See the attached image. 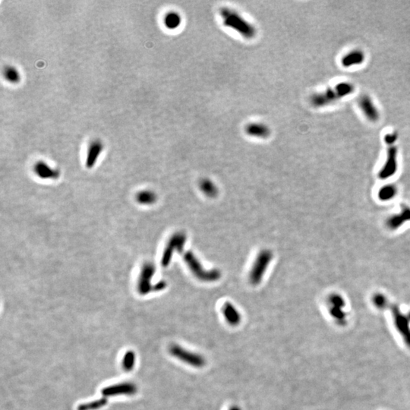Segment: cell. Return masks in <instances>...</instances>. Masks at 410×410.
Returning a JSON list of instances; mask_svg holds the SVG:
<instances>
[{"instance_id": "obj_6", "label": "cell", "mask_w": 410, "mask_h": 410, "mask_svg": "<svg viewBox=\"0 0 410 410\" xmlns=\"http://www.w3.org/2000/svg\"><path fill=\"white\" fill-rule=\"evenodd\" d=\"M360 108L362 110L363 114L369 120L376 122L379 119V111L376 105L372 101V99L368 96L361 97L360 99Z\"/></svg>"}, {"instance_id": "obj_2", "label": "cell", "mask_w": 410, "mask_h": 410, "mask_svg": "<svg viewBox=\"0 0 410 410\" xmlns=\"http://www.w3.org/2000/svg\"><path fill=\"white\" fill-rule=\"evenodd\" d=\"M354 91V86L348 82H342L333 88L324 92L314 94L310 98V103L314 107H323L336 102L344 97L351 95Z\"/></svg>"}, {"instance_id": "obj_4", "label": "cell", "mask_w": 410, "mask_h": 410, "mask_svg": "<svg viewBox=\"0 0 410 410\" xmlns=\"http://www.w3.org/2000/svg\"><path fill=\"white\" fill-rule=\"evenodd\" d=\"M388 146V158L380 173V177L382 179L391 177L396 172L397 167V150L396 145H390Z\"/></svg>"}, {"instance_id": "obj_10", "label": "cell", "mask_w": 410, "mask_h": 410, "mask_svg": "<svg viewBox=\"0 0 410 410\" xmlns=\"http://www.w3.org/2000/svg\"><path fill=\"white\" fill-rule=\"evenodd\" d=\"M246 131L250 136L256 138H265L271 134L270 128L263 123H251L246 126Z\"/></svg>"}, {"instance_id": "obj_18", "label": "cell", "mask_w": 410, "mask_h": 410, "mask_svg": "<svg viewBox=\"0 0 410 410\" xmlns=\"http://www.w3.org/2000/svg\"><path fill=\"white\" fill-rule=\"evenodd\" d=\"M384 140H385L386 143L388 144V145H394L395 142L397 140V134L396 132L390 133V134L386 135Z\"/></svg>"}, {"instance_id": "obj_13", "label": "cell", "mask_w": 410, "mask_h": 410, "mask_svg": "<svg viewBox=\"0 0 410 410\" xmlns=\"http://www.w3.org/2000/svg\"><path fill=\"white\" fill-rule=\"evenodd\" d=\"M3 75L5 80L11 84H17L21 82V75L16 67L7 66L4 68Z\"/></svg>"}, {"instance_id": "obj_19", "label": "cell", "mask_w": 410, "mask_h": 410, "mask_svg": "<svg viewBox=\"0 0 410 410\" xmlns=\"http://www.w3.org/2000/svg\"><path fill=\"white\" fill-rule=\"evenodd\" d=\"M228 410H243V409L241 408V407H239V405H232Z\"/></svg>"}, {"instance_id": "obj_5", "label": "cell", "mask_w": 410, "mask_h": 410, "mask_svg": "<svg viewBox=\"0 0 410 410\" xmlns=\"http://www.w3.org/2000/svg\"><path fill=\"white\" fill-rule=\"evenodd\" d=\"M137 392L136 386L131 383H122L110 386L102 390L101 393L104 396H114L118 395H133Z\"/></svg>"}, {"instance_id": "obj_8", "label": "cell", "mask_w": 410, "mask_h": 410, "mask_svg": "<svg viewBox=\"0 0 410 410\" xmlns=\"http://www.w3.org/2000/svg\"><path fill=\"white\" fill-rule=\"evenodd\" d=\"M223 315L227 325L232 328H236L241 324L242 317L237 309L231 304L224 305L223 309Z\"/></svg>"}, {"instance_id": "obj_1", "label": "cell", "mask_w": 410, "mask_h": 410, "mask_svg": "<svg viewBox=\"0 0 410 410\" xmlns=\"http://www.w3.org/2000/svg\"><path fill=\"white\" fill-rule=\"evenodd\" d=\"M220 13L224 25L236 31L244 38L252 39L256 36V28L236 11L223 8L220 9Z\"/></svg>"}, {"instance_id": "obj_14", "label": "cell", "mask_w": 410, "mask_h": 410, "mask_svg": "<svg viewBox=\"0 0 410 410\" xmlns=\"http://www.w3.org/2000/svg\"><path fill=\"white\" fill-rule=\"evenodd\" d=\"M181 22V16L176 12H169L164 17V25L171 30L179 28Z\"/></svg>"}, {"instance_id": "obj_17", "label": "cell", "mask_w": 410, "mask_h": 410, "mask_svg": "<svg viewBox=\"0 0 410 410\" xmlns=\"http://www.w3.org/2000/svg\"><path fill=\"white\" fill-rule=\"evenodd\" d=\"M394 192L395 190L394 189L393 187H384V188H383V189H381V191H380V197H381V199H384V200H386V199H390L394 196Z\"/></svg>"}, {"instance_id": "obj_15", "label": "cell", "mask_w": 410, "mask_h": 410, "mask_svg": "<svg viewBox=\"0 0 410 410\" xmlns=\"http://www.w3.org/2000/svg\"><path fill=\"white\" fill-rule=\"evenodd\" d=\"M107 403V398L103 397L99 400L82 404V405L79 406L78 410H96L104 407Z\"/></svg>"}, {"instance_id": "obj_9", "label": "cell", "mask_w": 410, "mask_h": 410, "mask_svg": "<svg viewBox=\"0 0 410 410\" xmlns=\"http://www.w3.org/2000/svg\"><path fill=\"white\" fill-rule=\"evenodd\" d=\"M394 318L396 326L399 331L403 335L404 341L410 347V329L409 326L408 318H405L404 315L400 314L398 309H394Z\"/></svg>"}, {"instance_id": "obj_16", "label": "cell", "mask_w": 410, "mask_h": 410, "mask_svg": "<svg viewBox=\"0 0 410 410\" xmlns=\"http://www.w3.org/2000/svg\"><path fill=\"white\" fill-rule=\"evenodd\" d=\"M135 354L132 351H129L125 355L122 360V368L126 372H131L134 367Z\"/></svg>"}, {"instance_id": "obj_7", "label": "cell", "mask_w": 410, "mask_h": 410, "mask_svg": "<svg viewBox=\"0 0 410 410\" xmlns=\"http://www.w3.org/2000/svg\"><path fill=\"white\" fill-rule=\"evenodd\" d=\"M103 144L99 140H95L91 142L88 150H87V160H86V166L87 168H92L95 166L102 151H103Z\"/></svg>"}, {"instance_id": "obj_12", "label": "cell", "mask_w": 410, "mask_h": 410, "mask_svg": "<svg viewBox=\"0 0 410 410\" xmlns=\"http://www.w3.org/2000/svg\"><path fill=\"white\" fill-rule=\"evenodd\" d=\"M34 172L41 178H56L59 176V172L56 169H52L48 164L43 161H39L35 164Z\"/></svg>"}, {"instance_id": "obj_11", "label": "cell", "mask_w": 410, "mask_h": 410, "mask_svg": "<svg viewBox=\"0 0 410 410\" xmlns=\"http://www.w3.org/2000/svg\"><path fill=\"white\" fill-rule=\"evenodd\" d=\"M365 60V55L362 51L356 50L351 51L349 53L345 55L342 60V64L344 66L349 68L353 66L360 65Z\"/></svg>"}, {"instance_id": "obj_3", "label": "cell", "mask_w": 410, "mask_h": 410, "mask_svg": "<svg viewBox=\"0 0 410 410\" xmlns=\"http://www.w3.org/2000/svg\"><path fill=\"white\" fill-rule=\"evenodd\" d=\"M169 354L176 360L191 368L201 369L207 365V360L202 354L181 346L180 344H172L169 347Z\"/></svg>"}]
</instances>
